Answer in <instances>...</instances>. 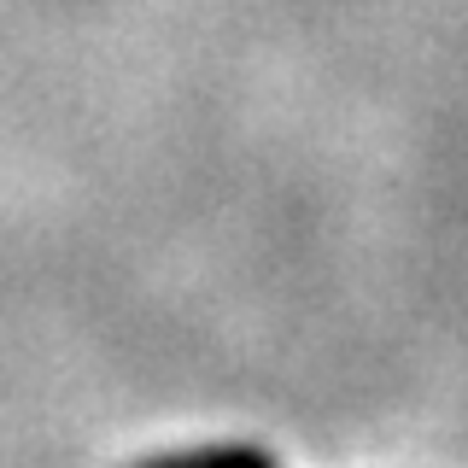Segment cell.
Returning <instances> with one entry per match:
<instances>
[{
	"instance_id": "6da1fadb",
	"label": "cell",
	"mask_w": 468,
	"mask_h": 468,
	"mask_svg": "<svg viewBox=\"0 0 468 468\" xmlns=\"http://www.w3.org/2000/svg\"><path fill=\"white\" fill-rule=\"evenodd\" d=\"M135 468H275V457L263 445H194L170 451V457H146Z\"/></svg>"
}]
</instances>
